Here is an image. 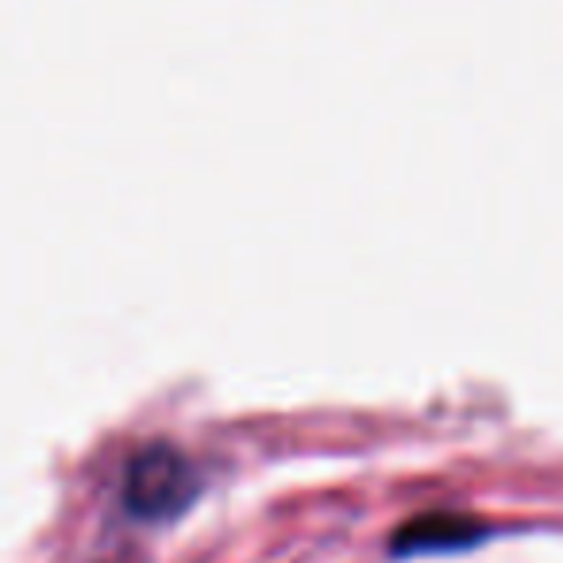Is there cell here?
<instances>
[{
	"instance_id": "6da1fadb",
	"label": "cell",
	"mask_w": 563,
	"mask_h": 563,
	"mask_svg": "<svg viewBox=\"0 0 563 563\" xmlns=\"http://www.w3.org/2000/svg\"><path fill=\"white\" fill-rule=\"evenodd\" d=\"M197 498V467L174 444H147L124 475V506L140 521L178 517Z\"/></svg>"
},
{
	"instance_id": "7a4b0ae2",
	"label": "cell",
	"mask_w": 563,
	"mask_h": 563,
	"mask_svg": "<svg viewBox=\"0 0 563 563\" xmlns=\"http://www.w3.org/2000/svg\"><path fill=\"white\" fill-rule=\"evenodd\" d=\"M486 537V525L471 514H455V509H429L417 514L413 521H406L394 532L390 548L398 555H417V552H460Z\"/></svg>"
}]
</instances>
